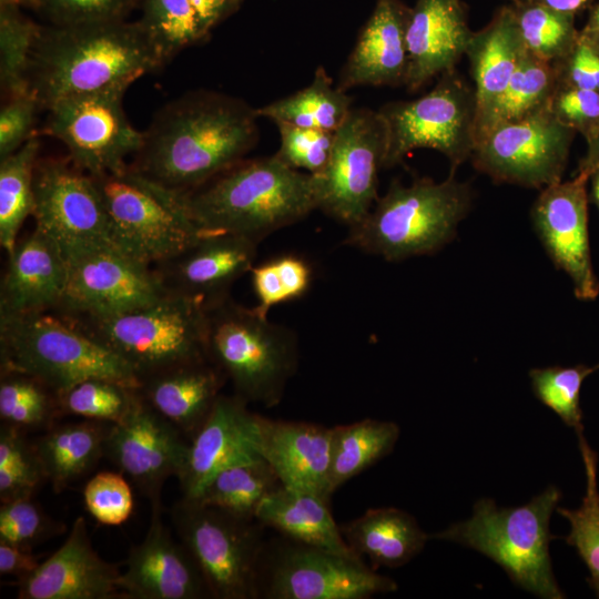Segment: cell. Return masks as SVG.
Returning a JSON list of instances; mask_svg holds the SVG:
<instances>
[{
	"label": "cell",
	"instance_id": "f5cc1de1",
	"mask_svg": "<svg viewBox=\"0 0 599 599\" xmlns=\"http://www.w3.org/2000/svg\"><path fill=\"white\" fill-rule=\"evenodd\" d=\"M552 65L558 84L599 91V52L581 31L571 50Z\"/></svg>",
	"mask_w": 599,
	"mask_h": 599
},
{
	"label": "cell",
	"instance_id": "603a6c76",
	"mask_svg": "<svg viewBox=\"0 0 599 599\" xmlns=\"http://www.w3.org/2000/svg\"><path fill=\"white\" fill-rule=\"evenodd\" d=\"M257 414L235 394L220 395L210 416L190 439L187 457L177 479L185 498H197L220 470L258 458Z\"/></svg>",
	"mask_w": 599,
	"mask_h": 599
},
{
	"label": "cell",
	"instance_id": "d6986e66",
	"mask_svg": "<svg viewBox=\"0 0 599 599\" xmlns=\"http://www.w3.org/2000/svg\"><path fill=\"white\" fill-rule=\"evenodd\" d=\"M589 177L578 172L569 181L544 187L530 212L548 256L570 277L580 301H593L599 295L588 233Z\"/></svg>",
	"mask_w": 599,
	"mask_h": 599
},
{
	"label": "cell",
	"instance_id": "91938a15",
	"mask_svg": "<svg viewBox=\"0 0 599 599\" xmlns=\"http://www.w3.org/2000/svg\"><path fill=\"white\" fill-rule=\"evenodd\" d=\"M581 31L587 34H599V2L590 7L588 22Z\"/></svg>",
	"mask_w": 599,
	"mask_h": 599
},
{
	"label": "cell",
	"instance_id": "f35d334b",
	"mask_svg": "<svg viewBox=\"0 0 599 599\" xmlns=\"http://www.w3.org/2000/svg\"><path fill=\"white\" fill-rule=\"evenodd\" d=\"M140 23L165 63L209 34L189 0H142Z\"/></svg>",
	"mask_w": 599,
	"mask_h": 599
},
{
	"label": "cell",
	"instance_id": "f546056e",
	"mask_svg": "<svg viewBox=\"0 0 599 599\" xmlns=\"http://www.w3.org/2000/svg\"><path fill=\"white\" fill-rule=\"evenodd\" d=\"M526 53L511 6L501 7L486 27L473 32L465 55L474 80L477 115L505 89Z\"/></svg>",
	"mask_w": 599,
	"mask_h": 599
},
{
	"label": "cell",
	"instance_id": "ee69618b",
	"mask_svg": "<svg viewBox=\"0 0 599 599\" xmlns=\"http://www.w3.org/2000/svg\"><path fill=\"white\" fill-rule=\"evenodd\" d=\"M22 428L6 423L0 427V500L33 497L47 481L34 445Z\"/></svg>",
	"mask_w": 599,
	"mask_h": 599
},
{
	"label": "cell",
	"instance_id": "7402d4cb",
	"mask_svg": "<svg viewBox=\"0 0 599 599\" xmlns=\"http://www.w3.org/2000/svg\"><path fill=\"white\" fill-rule=\"evenodd\" d=\"M119 568L93 549L83 517H78L64 542L18 586L19 599L123 598Z\"/></svg>",
	"mask_w": 599,
	"mask_h": 599
},
{
	"label": "cell",
	"instance_id": "74e56055",
	"mask_svg": "<svg viewBox=\"0 0 599 599\" xmlns=\"http://www.w3.org/2000/svg\"><path fill=\"white\" fill-rule=\"evenodd\" d=\"M582 456L587 488L582 502L577 509L556 508L557 512L570 522L566 542L575 547L578 556L586 564L590 577L587 579L599 598V489L597 481L598 456L587 443L583 433L578 434Z\"/></svg>",
	"mask_w": 599,
	"mask_h": 599
},
{
	"label": "cell",
	"instance_id": "680465c9",
	"mask_svg": "<svg viewBox=\"0 0 599 599\" xmlns=\"http://www.w3.org/2000/svg\"><path fill=\"white\" fill-rule=\"evenodd\" d=\"M527 1L547 7L555 11L576 16L577 13L590 8L596 0H527Z\"/></svg>",
	"mask_w": 599,
	"mask_h": 599
},
{
	"label": "cell",
	"instance_id": "4dcf8cb0",
	"mask_svg": "<svg viewBox=\"0 0 599 599\" xmlns=\"http://www.w3.org/2000/svg\"><path fill=\"white\" fill-rule=\"evenodd\" d=\"M341 529L348 546L366 556L374 570L406 565L429 540L413 516L394 507L368 509Z\"/></svg>",
	"mask_w": 599,
	"mask_h": 599
},
{
	"label": "cell",
	"instance_id": "94428289",
	"mask_svg": "<svg viewBox=\"0 0 599 599\" xmlns=\"http://www.w3.org/2000/svg\"><path fill=\"white\" fill-rule=\"evenodd\" d=\"M590 193L589 200L597 206L599 211V170L595 171L590 177Z\"/></svg>",
	"mask_w": 599,
	"mask_h": 599
},
{
	"label": "cell",
	"instance_id": "2e32d148",
	"mask_svg": "<svg viewBox=\"0 0 599 599\" xmlns=\"http://www.w3.org/2000/svg\"><path fill=\"white\" fill-rule=\"evenodd\" d=\"M575 134L547 110L494 129L470 159L496 183L542 190L562 181Z\"/></svg>",
	"mask_w": 599,
	"mask_h": 599
},
{
	"label": "cell",
	"instance_id": "bcb514c9",
	"mask_svg": "<svg viewBox=\"0 0 599 599\" xmlns=\"http://www.w3.org/2000/svg\"><path fill=\"white\" fill-rule=\"evenodd\" d=\"M61 522L48 516L32 497L1 502L0 540L32 550L63 531Z\"/></svg>",
	"mask_w": 599,
	"mask_h": 599
},
{
	"label": "cell",
	"instance_id": "7dc6e473",
	"mask_svg": "<svg viewBox=\"0 0 599 599\" xmlns=\"http://www.w3.org/2000/svg\"><path fill=\"white\" fill-rule=\"evenodd\" d=\"M280 132V148L275 156L287 166L315 175L328 163L335 132L275 123Z\"/></svg>",
	"mask_w": 599,
	"mask_h": 599
},
{
	"label": "cell",
	"instance_id": "4fadbf2b",
	"mask_svg": "<svg viewBox=\"0 0 599 599\" xmlns=\"http://www.w3.org/2000/svg\"><path fill=\"white\" fill-rule=\"evenodd\" d=\"M397 588L362 559L288 538L273 548L266 544L260 566L258 598L264 599H368Z\"/></svg>",
	"mask_w": 599,
	"mask_h": 599
},
{
	"label": "cell",
	"instance_id": "c3c4849f",
	"mask_svg": "<svg viewBox=\"0 0 599 599\" xmlns=\"http://www.w3.org/2000/svg\"><path fill=\"white\" fill-rule=\"evenodd\" d=\"M83 500L89 514L100 524L116 526L132 514L133 495L121 474L101 471L83 489Z\"/></svg>",
	"mask_w": 599,
	"mask_h": 599
},
{
	"label": "cell",
	"instance_id": "4316f807",
	"mask_svg": "<svg viewBox=\"0 0 599 599\" xmlns=\"http://www.w3.org/2000/svg\"><path fill=\"white\" fill-rule=\"evenodd\" d=\"M410 8L402 0H377L339 74L347 92L362 85H400L407 73L406 28Z\"/></svg>",
	"mask_w": 599,
	"mask_h": 599
},
{
	"label": "cell",
	"instance_id": "db71d44e",
	"mask_svg": "<svg viewBox=\"0 0 599 599\" xmlns=\"http://www.w3.org/2000/svg\"><path fill=\"white\" fill-rule=\"evenodd\" d=\"M273 260L286 301L302 297L308 291L313 280V271L308 262L293 254L281 255Z\"/></svg>",
	"mask_w": 599,
	"mask_h": 599
},
{
	"label": "cell",
	"instance_id": "3957f363",
	"mask_svg": "<svg viewBox=\"0 0 599 599\" xmlns=\"http://www.w3.org/2000/svg\"><path fill=\"white\" fill-rule=\"evenodd\" d=\"M185 206L203 233L261 242L316 210L312 174L274 155L244 159L187 193Z\"/></svg>",
	"mask_w": 599,
	"mask_h": 599
},
{
	"label": "cell",
	"instance_id": "ba28073f",
	"mask_svg": "<svg viewBox=\"0 0 599 599\" xmlns=\"http://www.w3.org/2000/svg\"><path fill=\"white\" fill-rule=\"evenodd\" d=\"M0 366L39 379L57 395L93 377L141 386L124 361L54 312L0 316Z\"/></svg>",
	"mask_w": 599,
	"mask_h": 599
},
{
	"label": "cell",
	"instance_id": "277c9868",
	"mask_svg": "<svg viewBox=\"0 0 599 599\" xmlns=\"http://www.w3.org/2000/svg\"><path fill=\"white\" fill-rule=\"evenodd\" d=\"M471 202L470 184L455 174L441 182L417 177L409 185L394 180L368 214L348 227L344 243L389 262L430 255L455 237Z\"/></svg>",
	"mask_w": 599,
	"mask_h": 599
},
{
	"label": "cell",
	"instance_id": "e0dca14e",
	"mask_svg": "<svg viewBox=\"0 0 599 599\" xmlns=\"http://www.w3.org/2000/svg\"><path fill=\"white\" fill-rule=\"evenodd\" d=\"M35 227L62 247H114L108 215L92 176L69 158H40L33 176ZM116 248V247H115Z\"/></svg>",
	"mask_w": 599,
	"mask_h": 599
},
{
	"label": "cell",
	"instance_id": "7bdbcfd3",
	"mask_svg": "<svg viewBox=\"0 0 599 599\" xmlns=\"http://www.w3.org/2000/svg\"><path fill=\"white\" fill-rule=\"evenodd\" d=\"M40 28L21 8L0 6V83L4 99L30 91L27 74Z\"/></svg>",
	"mask_w": 599,
	"mask_h": 599
},
{
	"label": "cell",
	"instance_id": "9a60e30c",
	"mask_svg": "<svg viewBox=\"0 0 599 599\" xmlns=\"http://www.w3.org/2000/svg\"><path fill=\"white\" fill-rule=\"evenodd\" d=\"M68 263L64 316H108L152 305L169 293L154 268L108 244L63 251Z\"/></svg>",
	"mask_w": 599,
	"mask_h": 599
},
{
	"label": "cell",
	"instance_id": "484cf974",
	"mask_svg": "<svg viewBox=\"0 0 599 599\" xmlns=\"http://www.w3.org/2000/svg\"><path fill=\"white\" fill-rule=\"evenodd\" d=\"M0 287V316L53 312L60 305L68 275L61 245L42 230L19 238L7 254Z\"/></svg>",
	"mask_w": 599,
	"mask_h": 599
},
{
	"label": "cell",
	"instance_id": "681fc988",
	"mask_svg": "<svg viewBox=\"0 0 599 599\" xmlns=\"http://www.w3.org/2000/svg\"><path fill=\"white\" fill-rule=\"evenodd\" d=\"M142 0H37L40 11L53 26L124 20Z\"/></svg>",
	"mask_w": 599,
	"mask_h": 599
},
{
	"label": "cell",
	"instance_id": "52a82bcc",
	"mask_svg": "<svg viewBox=\"0 0 599 599\" xmlns=\"http://www.w3.org/2000/svg\"><path fill=\"white\" fill-rule=\"evenodd\" d=\"M64 317L124 361L141 384L209 359L206 306L183 295L169 293L152 305L114 315Z\"/></svg>",
	"mask_w": 599,
	"mask_h": 599
},
{
	"label": "cell",
	"instance_id": "11a10c76",
	"mask_svg": "<svg viewBox=\"0 0 599 599\" xmlns=\"http://www.w3.org/2000/svg\"><path fill=\"white\" fill-rule=\"evenodd\" d=\"M32 550L23 549L0 540V573L14 577L19 581L28 578L41 564Z\"/></svg>",
	"mask_w": 599,
	"mask_h": 599
},
{
	"label": "cell",
	"instance_id": "836d02e7",
	"mask_svg": "<svg viewBox=\"0 0 599 599\" xmlns=\"http://www.w3.org/2000/svg\"><path fill=\"white\" fill-rule=\"evenodd\" d=\"M399 433L397 424L372 418L334 426L328 471L329 494L390 454Z\"/></svg>",
	"mask_w": 599,
	"mask_h": 599
},
{
	"label": "cell",
	"instance_id": "f1b7e54d",
	"mask_svg": "<svg viewBox=\"0 0 599 599\" xmlns=\"http://www.w3.org/2000/svg\"><path fill=\"white\" fill-rule=\"evenodd\" d=\"M328 500L318 494L281 485L262 500L255 520L291 540L362 559L346 542Z\"/></svg>",
	"mask_w": 599,
	"mask_h": 599
},
{
	"label": "cell",
	"instance_id": "b9f144b4",
	"mask_svg": "<svg viewBox=\"0 0 599 599\" xmlns=\"http://www.w3.org/2000/svg\"><path fill=\"white\" fill-rule=\"evenodd\" d=\"M139 398V388L93 377L81 380L58 394L62 415L115 424L121 422Z\"/></svg>",
	"mask_w": 599,
	"mask_h": 599
},
{
	"label": "cell",
	"instance_id": "d590c367",
	"mask_svg": "<svg viewBox=\"0 0 599 599\" xmlns=\"http://www.w3.org/2000/svg\"><path fill=\"white\" fill-rule=\"evenodd\" d=\"M280 486L272 467L258 457L220 470L194 499L253 520L262 500Z\"/></svg>",
	"mask_w": 599,
	"mask_h": 599
},
{
	"label": "cell",
	"instance_id": "8fae6325",
	"mask_svg": "<svg viewBox=\"0 0 599 599\" xmlns=\"http://www.w3.org/2000/svg\"><path fill=\"white\" fill-rule=\"evenodd\" d=\"M386 130L387 146L383 167H393L417 149L444 154L450 174L471 158L476 146L477 99L456 70L439 75L426 94L410 101H395L379 110Z\"/></svg>",
	"mask_w": 599,
	"mask_h": 599
},
{
	"label": "cell",
	"instance_id": "7a4b0ae2",
	"mask_svg": "<svg viewBox=\"0 0 599 599\" xmlns=\"http://www.w3.org/2000/svg\"><path fill=\"white\" fill-rule=\"evenodd\" d=\"M140 21L109 20L41 26L27 80L42 110L59 100L126 85L162 67Z\"/></svg>",
	"mask_w": 599,
	"mask_h": 599
},
{
	"label": "cell",
	"instance_id": "5bb4252c",
	"mask_svg": "<svg viewBox=\"0 0 599 599\" xmlns=\"http://www.w3.org/2000/svg\"><path fill=\"white\" fill-rule=\"evenodd\" d=\"M128 88L109 87L59 100L45 110L42 133L62 142L70 161L90 175L124 167L143 140L123 109Z\"/></svg>",
	"mask_w": 599,
	"mask_h": 599
},
{
	"label": "cell",
	"instance_id": "d4e9b609",
	"mask_svg": "<svg viewBox=\"0 0 599 599\" xmlns=\"http://www.w3.org/2000/svg\"><path fill=\"white\" fill-rule=\"evenodd\" d=\"M461 0H416L407 28L404 85L418 91L432 79L455 70L473 35Z\"/></svg>",
	"mask_w": 599,
	"mask_h": 599
},
{
	"label": "cell",
	"instance_id": "816d5d0a",
	"mask_svg": "<svg viewBox=\"0 0 599 599\" xmlns=\"http://www.w3.org/2000/svg\"><path fill=\"white\" fill-rule=\"evenodd\" d=\"M548 110L586 139L599 123V91L558 84Z\"/></svg>",
	"mask_w": 599,
	"mask_h": 599
},
{
	"label": "cell",
	"instance_id": "be15d7a7",
	"mask_svg": "<svg viewBox=\"0 0 599 599\" xmlns=\"http://www.w3.org/2000/svg\"><path fill=\"white\" fill-rule=\"evenodd\" d=\"M583 34H586L591 40V42L593 43V45L599 52V34H587V33H583Z\"/></svg>",
	"mask_w": 599,
	"mask_h": 599
},
{
	"label": "cell",
	"instance_id": "8992f818",
	"mask_svg": "<svg viewBox=\"0 0 599 599\" xmlns=\"http://www.w3.org/2000/svg\"><path fill=\"white\" fill-rule=\"evenodd\" d=\"M207 309L209 359L247 404L274 407L298 365L297 337L230 296Z\"/></svg>",
	"mask_w": 599,
	"mask_h": 599
},
{
	"label": "cell",
	"instance_id": "1f68e13d",
	"mask_svg": "<svg viewBox=\"0 0 599 599\" xmlns=\"http://www.w3.org/2000/svg\"><path fill=\"white\" fill-rule=\"evenodd\" d=\"M109 423L87 419L53 425L33 445L47 481L62 491L92 469L105 450Z\"/></svg>",
	"mask_w": 599,
	"mask_h": 599
},
{
	"label": "cell",
	"instance_id": "f6af8a7d",
	"mask_svg": "<svg viewBox=\"0 0 599 599\" xmlns=\"http://www.w3.org/2000/svg\"><path fill=\"white\" fill-rule=\"evenodd\" d=\"M597 370L599 363L593 366H550L530 369L529 377L535 396L578 435L583 433L580 389L583 380Z\"/></svg>",
	"mask_w": 599,
	"mask_h": 599
},
{
	"label": "cell",
	"instance_id": "8d00e7d4",
	"mask_svg": "<svg viewBox=\"0 0 599 599\" xmlns=\"http://www.w3.org/2000/svg\"><path fill=\"white\" fill-rule=\"evenodd\" d=\"M39 134L0 159V245L9 254L24 221L34 209L33 176L39 159Z\"/></svg>",
	"mask_w": 599,
	"mask_h": 599
},
{
	"label": "cell",
	"instance_id": "ac0fdd59",
	"mask_svg": "<svg viewBox=\"0 0 599 599\" xmlns=\"http://www.w3.org/2000/svg\"><path fill=\"white\" fill-rule=\"evenodd\" d=\"M185 436L167 419L139 398L129 414L111 424L104 454L126 474L153 505L171 476L181 474L189 451Z\"/></svg>",
	"mask_w": 599,
	"mask_h": 599
},
{
	"label": "cell",
	"instance_id": "6f0895ef",
	"mask_svg": "<svg viewBox=\"0 0 599 599\" xmlns=\"http://www.w3.org/2000/svg\"><path fill=\"white\" fill-rule=\"evenodd\" d=\"M586 141L587 152L579 162L578 172L590 176L595 171L599 170V123L586 138Z\"/></svg>",
	"mask_w": 599,
	"mask_h": 599
},
{
	"label": "cell",
	"instance_id": "ffe728a7",
	"mask_svg": "<svg viewBox=\"0 0 599 599\" xmlns=\"http://www.w3.org/2000/svg\"><path fill=\"white\" fill-rule=\"evenodd\" d=\"M162 504L151 506V520L142 542L130 549L119 587L129 599L211 598L195 560L163 524Z\"/></svg>",
	"mask_w": 599,
	"mask_h": 599
},
{
	"label": "cell",
	"instance_id": "9c48e42d",
	"mask_svg": "<svg viewBox=\"0 0 599 599\" xmlns=\"http://www.w3.org/2000/svg\"><path fill=\"white\" fill-rule=\"evenodd\" d=\"M91 176L114 247L140 263L155 266L205 234L191 217L182 193L148 179L130 164Z\"/></svg>",
	"mask_w": 599,
	"mask_h": 599
},
{
	"label": "cell",
	"instance_id": "6125c7cd",
	"mask_svg": "<svg viewBox=\"0 0 599 599\" xmlns=\"http://www.w3.org/2000/svg\"><path fill=\"white\" fill-rule=\"evenodd\" d=\"M0 6L29 8L37 10V0H0Z\"/></svg>",
	"mask_w": 599,
	"mask_h": 599
},
{
	"label": "cell",
	"instance_id": "83f0119b",
	"mask_svg": "<svg viewBox=\"0 0 599 599\" xmlns=\"http://www.w3.org/2000/svg\"><path fill=\"white\" fill-rule=\"evenodd\" d=\"M225 380L219 367L206 359L151 376L142 380L139 393L191 439L210 416Z\"/></svg>",
	"mask_w": 599,
	"mask_h": 599
},
{
	"label": "cell",
	"instance_id": "cb8c5ba5",
	"mask_svg": "<svg viewBox=\"0 0 599 599\" xmlns=\"http://www.w3.org/2000/svg\"><path fill=\"white\" fill-rule=\"evenodd\" d=\"M333 427L270 419L257 414L256 449L282 486L329 499L328 471Z\"/></svg>",
	"mask_w": 599,
	"mask_h": 599
},
{
	"label": "cell",
	"instance_id": "60d3db41",
	"mask_svg": "<svg viewBox=\"0 0 599 599\" xmlns=\"http://www.w3.org/2000/svg\"><path fill=\"white\" fill-rule=\"evenodd\" d=\"M62 416L58 395L39 379L1 372L0 418L19 428H50Z\"/></svg>",
	"mask_w": 599,
	"mask_h": 599
},
{
	"label": "cell",
	"instance_id": "f907efd6",
	"mask_svg": "<svg viewBox=\"0 0 599 599\" xmlns=\"http://www.w3.org/2000/svg\"><path fill=\"white\" fill-rule=\"evenodd\" d=\"M40 110L42 108L31 91L4 99L0 110V159L19 150L35 134Z\"/></svg>",
	"mask_w": 599,
	"mask_h": 599
},
{
	"label": "cell",
	"instance_id": "7c38bea8",
	"mask_svg": "<svg viewBox=\"0 0 599 599\" xmlns=\"http://www.w3.org/2000/svg\"><path fill=\"white\" fill-rule=\"evenodd\" d=\"M387 130L378 111L353 108L335 131L325 169L313 176L316 210L352 227L379 197L378 172L384 165Z\"/></svg>",
	"mask_w": 599,
	"mask_h": 599
},
{
	"label": "cell",
	"instance_id": "5b68a950",
	"mask_svg": "<svg viewBox=\"0 0 599 599\" xmlns=\"http://www.w3.org/2000/svg\"><path fill=\"white\" fill-rule=\"evenodd\" d=\"M561 497L560 489L549 486L519 507L500 508L483 498L468 520L430 534L429 539L477 550L499 565L516 586L540 598L561 599L566 596L555 579L549 555V545L557 538L549 521Z\"/></svg>",
	"mask_w": 599,
	"mask_h": 599
},
{
	"label": "cell",
	"instance_id": "9f6ffc18",
	"mask_svg": "<svg viewBox=\"0 0 599 599\" xmlns=\"http://www.w3.org/2000/svg\"><path fill=\"white\" fill-rule=\"evenodd\" d=\"M195 9L204 31L209 34L217 23L233 13L242 0H189Z\"/></svg>",
	"mask_w": 599,
	"mask_h": 599
},
{
	"label": "cell",
	"instance_id": "6da1fadb",
	"mask_svg": "<svg viewBox=\"0 0 599 599\" xmlns=\"http://www.w3.org/2000/svg\"><path fill=\"white\" fill-rule=\"evenodd\" d=\"M258 118L241 99L191 91L155 113L130 165L172 191L187 193L245 159L258 139Z\"/></svg>",
	"mask_w": 599,
	"mask_h": 599
},
{
	"label": "cell",
	"instance_id": "44dd1931",
	"mask_svg": "<svg viewBox=\"0 0 599 599\" xmlns=\"http://www.w3.org/2000/svg\"><path fill=\"white\" fill-rule=\"evenodd\" d=\"M258 242L229 233H205L187 248L156 264L167 293L202 302L206 307L227 296L234 282L255 264Z\"/></svg>",
	"mask_w": 599,
	"mask_h": 599
},
{
	"label": "cell",
	"instance_id": "d6a6232c",
	"mask_svg": "<svg viewBox=\"0 0 599 599\" xmlns=\"http://www.w3.org/2000/svg\"><path fill=\"white\" fill-rule=\"evenodd\" d=\"M558 85L551 63L527 51L500 94L476 120V143L494 129L547 111Z\"/></svg>",
	"mask_w": 599,
	"mask_h": 599
},
{
	"label": "cell",
	"instance_id": "ab89813d",
	"mask_svg": "<svg viewBox=\"0 0 599 599\" xmlns=\"http://www.w3.org/2000/svg\"><path fill=\"white\" fill-rule=\"evenodd\" d=\"M510 6L524 44L532 55L554 64L576 43L579 37V31L575 27L576 16L527 0H514Z\"/></svg>",
	"mask_w": 599,
	"mask_h": 599
},
{
	"label": "cell",
	"instance_id": "e575fe53",
	"mask_svg": "<svg viewBox=\"0 0 599 599\" xmlns=\"http://www.w3.org/2000/svg\"><path fill=\"white\" fill-rule=\"evenodd\" d=\"M352 101L351 95L334 87L326 70L319 67L307 87L261 106L256 112L274 123L335 132L353 109Z\"/></svg>",
	"mask_w": 599,
	"mask_h": 599
},
{
	"label": "cell",
	"instance_id": "30bf717a",
	"mask_svg": "<svg viewBox=\"0 0 599 599\" xmlns=\"http://www.w3.org/2000/svg\"><path fill=\"white\" fill-rule=\"evenodd\" d=\"M170 516L211 598H258L260 566L267 544L260 522L185 497L174 504Z\"/></svg>",
	"mask_w": 599,
	"mask_h": 599
}]
</instances>
